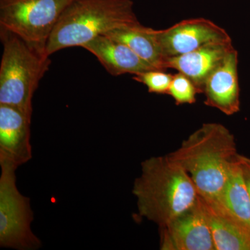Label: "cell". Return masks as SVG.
Listing matches in <instances>:
<instances>
[{
    "label": "cell",
    "mask_w": 250,
    "mask_h": 250,
    "mask_svg": "<svg viewBox=\"0 0 250 250\" xmlns=\"http://www.w3.org/2000/svg\"><path fill=\"white\" fill-rule=\"evenodd\" d=\"M238 154L231 131L220 123H210L202 125L167 156L188 174L200 197L215 201Z\"/></svg>",
    "instance_id": "1"
},
{
    "label": "cell",
    "mask_w": 250,
    "mask_h": 250,
    "mask_svg": "<svg viewBox=\"0 0 250 250\" xmlns=\"http://www.w3.org/2000/svg\"><path fill=\"white\" fill-rule=\"evenodd\" d=\"M132 192L137 200L140 216L159 228L195 205L199 199L190 176L167 155L154 156L142 162Z\"/></svg>",
    "instance_id": "2"
},
{
    "label": "cell",
    "mask_w": 250,
    "mask_h": 250,
    "mask_svg": "<svg viewBox=\"0 0 250 250\" xmlns=\"http://www.w3.org/2000/svg\"><path fill=\"white\" fill-rule=\"evenodd\" d=\"M140 23L131 0H72L49 37L47 53L82 47L99 36Z\"/></svg>",
    "instance_id": "3"
},
{
    "label": "cell",
    "mask_w": 250,
    "mask_h": 250,
    "mask_svg": "<svg viewBox=\"0 0 250 250\" xmlns=\"http://www.w3.org/2000/svg\"><path fill=\"white\" fill-rule=\"evenodd\" d=\"M2 55L0 64V104L32 115V99L48 71L50 56L31 47L16 34L0 28Z\"/></svg>",
    "instance_id": "4"
},
{
    "label": "cell",
    "mask_w": 250,
    "mask_h": 250,
    "mask_svg": "<svg viewBox=\"0 0 250 250\" xmlns=\"http://www.w3.org/2000/svg\"><path fill=\"white\" fill-rule=\"evenodd\" d=\"M72 0H0V28L47 54L49 37Z\"/></svg>",
    "instance_id": "5"
},
{
    "label": "cell",
    "mask_w": 250,
    "mask_h": 250,
    "mask_svg": "<svg viewBox=\"0 0 250 250\" xmlns=\"http://www.w3.org/2000/svg\"><path fill=\"white\" fill-rule=\"evenodd\" d=\"M0 177V247L18 250H34L41 241L31 228L33 212L30 200L16 186V169L1 167Z\"/></svg>",
    "instance_id": "6"
},
{
    "label": "cell",
    "mask_w": 250,
    "mask_h": 250,
    "mask_svg": "<svg viewBox=\"0 0 250 250\" xmlns=\"http://www.w3.org/2000/svg\"><path fill=\"white\" fill-rule=\"evenodd\" d=\"M159 229L161 250H215L200 196L195 205Z\"/></svg>",
    "instance_id": "7"
},
{
    "label": "cell",
    "mask_w": 250,
    "mask_h": 250,
    "mask_svg": "<svg viewBox=\"0 0 250 250\" xmlns=\"http://www.w3.org/2000/svg\"><path fill=\"white\" fill-rule=\"evenodd\" d=\"M165 59L189 53L211 42L231 40L223 28L205 18L184 20L166 29H155Z\"/></svg>",
    "instance_id": "8"
},
{
    "label": "cell",
    "mask_w": 250,
    "mask_h": 250,
    "mask_svg": "<svg viewBox=\"0 0 250 250\" xmlns=\"http://www.w3.org/2000/svg\"><path fill=\"white\" fill-rule=\"evenodd\" d=\"M32 115L0 104V166L16 169L32 158L30 142Z\"/></svg>",
    "instance_id": "9"
},
{
    "label": "cell",
    "mask_w": 250,
    "mask_h": 250,
    "mask_svg": "<svg viewBox=\"0 0 250 250\" xmlns=\"http://www.w3.org/2000/svg\"><path fill=\"white\" fill-rule=\"evenodd\" d=\"M238 64V52L233 48L204 85L205 104L227 116L238 113L241 106Z\"/></svg>",
    "instance_id": "10"
},
{
    "label": "cell",
    "mask_w": 250,
    "mask_h": 250,
    "mask_svg": "<svg viewBox=\"0 0 250 250\" xmlns=\"http://www.w3.org/2000/svg\"><path fill=\"white\" fill-rule=\"evenodd\" d=\"M233 48L231 40L211 42L189 53L166 59L165 69H174L185 75L201 93L206 80Z\"/></svg>",
    "instance_id": "11"
},
{
    "label": "cell",
    "mask_w": 250,
    "mask_h": 250,
    "mask_svg": "<svg viewBox=\"0 0 250 250\" xmlns=\"http://www.w3.org/2000/svg\"><path fill=\"white\" fill-rule=\"evenodd\" d=\"M93 54L112 76L125 74L137 75L154 68L128 46L106 35L99 36L82 46Z\"/></svg>",
    "instance_id": "12"
},
{
    "label": "cell",
    "mask_w": 250,
    "mask_h": 250,
    "mask_svg": "<svg viewBox=\"0 0 250 250\" xmlns=\"http://www.w3.org/2000/svg\"><path fill=\"white\" fill-rule=\"evenodd\" d=\"M200 197L211 230L215 250H250V227L217 202Z\"/></svg>",
    "instance_id": "13"
},
{
    "label": "cell",
    "mask_w": 250,
    "mask_h": 250,
    "mask_svg": "<svg viewBox=\"0 0 250 250\" xmlns=\"http://www.w3.org/2000/svg\"><path fill=\"white\" fill-rule=\"evenodd\" d=\"M104 35L129 47L154 68L165 70V59L155 35V29L141 23L118 28Z\"/></svg>",
    "instance_id": "14"
},
{
    "label": "cell",
    "mask_w": 250,
    "mask_h": 250,
    "mask_svg": "<svg viewBox=\"0 0 250 250\" xmlns=\"http://www.w3.org/2000/svg\"><path fill=\"white\" fill-rule=\"evenodd\" d=\"M238 154L230 167L228 179L220 196L214 202L250 227V198L238 161Z\"/></svg>",
    "instance_id": "15"
},
{
    "label": "cell",
    "mask_w": 250,
    "mask_h": 250,
    "mask_svg": "<svg viewBox=\"0 0 250 250\" xmlns=\"http://www.w3.org/2000/svg\"><path fill=\"white\" fill-rule=\"evenodd\" d=\"M197 93H200V90L188 77L181 72L173 75L167 95L174 99L176 104L195 103Z\"/></svg>",
    "instance_id": "16"
},
{
    "label": "cell",
    "mask_w": 250,
    "mask_h": 250,
    "mask_svg": "<svg viewBox=\"0 0 250 250\" xmlns=\"http://www.w3.org/2000/svg\"><path fill=\"white\" fill-rule=\"evenodd\" d=\"M172 77L164 70L153 69L134 75L133 79L147 86L148 91L151 93L167 94Z\"/></svg>",
    "instance_id": "17"
},
{
    "label": "cell",
    "mask_w": 250,
    "mask_h": 250,
    "mask_svg": "<svg viewBox=\"0 0 250 250\" xmlns=\"http://www.w3.org/2000/svg\"><path fill=\"white\" fill-rule=\"evenodd\" d=\"M238 161L241 165L243 177L248 188L250 198V158L238 154Z\"/></svg>",
    "instance_id": "18"
}]
</instances>
